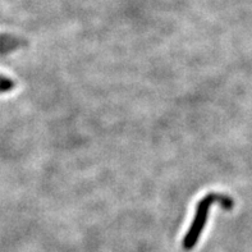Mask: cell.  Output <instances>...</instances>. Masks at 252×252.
<instances>
[{"mask_svg": "<svg viewBox=\"0 0 252 252\" xmlns=\"http://www.w3.org/2000/svg\"><path fill=\"white\" fill-rule=\"evenodd\" d=\"M26 45H27V41H26L25 38H19L17 36L1 33L0 35V55L9 54V53L16 50V49L22 48V46H26Z\"/></svg>", "mask_w": 252, "mask_h": 252, "instance_id": "7a4b0ae2", "label": "cell"}, {"mask_svg": "<svg viewBox=\"0 0 252 252\" xmlns=\"http://www.w3.org/2000/svg\"><path fill=\"white\" fill-rule=\"evenodd\" d=\"M213 205H219L224 210H232L234 208V201L230 196L221 193V192H209L208 195L204 196L198 201L195 218H193V220L182 241L183 250L191 251L196 247L202 234V230L205 229L209 218V211Z\"/></svg>", "mask_w": 252, "mask_h": 252, "instance_id": "6da1fadb", "label": "cell"}, {"mask_svg": "<svg viewBox=\"0 0 252 252\" xmlns=\"http://www.w3.org/2000/svg\"><path fill=\"white\" fill-rule=\"evenodd\" d=\"M16 87V82L9 77L0 74V94H5L12 91Z\"/></svg>", "mask_w": 252, "mask_h": 252, "instance_id": "3957f363", "label": "cell"}]
</instances>
